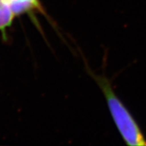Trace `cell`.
Wrapping results in <instances>:
<instances>
[{
  "label": "cell",
  "instance_id": "3957f363",
  "mask_svg": "<svg viewBox=\"0 0 146 146\" xmlns=\"http://www.w3.org/2000/svg\"><path fill=\"white\" fill-rule=\"evenodd\" d=\"M16 17L10 7L3 0H0V31L5 37L6 29L12 25Z\"/></svg>",
  "mask_w": 146,
  "mask_h": 146
},
{
  "label": "cell",
  "instance_id": "7a4b0ae2",
  "mask_svg": "<svg viewBox=\"0 0 146 146\" xmlns=\"http://www.w3.org/2000/svg\"><path fill=\"white\" fill-rule=\"evenodd\" d=\"M7 3L15 16L31 13L33 12H43L39 0H3Z\"/></svg>",
  "mask_w": 146,
  "mask_h": 146
},
{
  "label": "cell",
  "instance_id": "6da1fadb",
  "mask_svg": "<svg viewBox=\"0 0 146 146\" xmlns=\"http://www.w3.org/2000/svg\"><path fill=\"white\" fill-rule=\"evenodd\" d=\"M106 97L111 116L119 131L128 145H146V139L140 128L124 104L115 94L111 82L105 76L93 74Z\"/></svg>",
  "mask_w": 146,
  "mask_h": 146
}]
</instances>
